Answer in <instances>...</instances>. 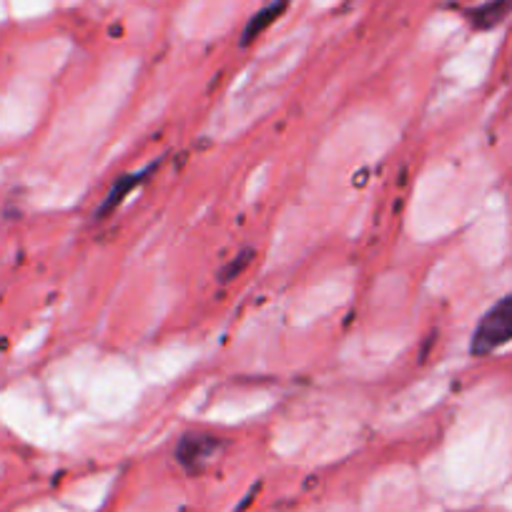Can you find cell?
<instances>
[{
  "instance_id": "1",
  "label": "cell",
  "mask_w": 512,
  "mask_h": 512,
  "mask_svg": "<svg viewBox=\"0 0 512 512\" xmlns=\"http://www.w3.org/2000/svg\"><path fill=\"white\" fill-rule=\"evenodd\" d=\"M512 342V294L492 304L472 332L470 352L475 357H487L495 349Z\"/></svg>"
},
{
  "instance_id": "2",
  "label": "cell",
  "mask_w": 512,
  "mask_h": 512,
  "mask_svg": "<svg viewBox=\"0 0 512 512\" xmlns=\"http://www.w3.org/2000/svg\"><path fill=\"white\" fill-rule=\"evenodd\" d=\"M216 450H219V442H216L214 437L189 435L181 440L176 457H179V462L189 472H199V470H204L206 462L216 455Z\"/></svg>"
},
{
  "instance_id": "3",
  "label": "cell",
  "mask_w": 512,
  "mask_h": 512,
  "mask_svg": "<svg viewBox=\"0 0 512 512\" xmlns=\"http://www.w3.org/2000/svg\"><path fill=\"white\" fill-rule=\"evenodd\" d=\"M510 13L512 0H487L482 6L472 8V11L467 13V18H470V23L477 31H492V28L500 26Z\"/></svg>"
},
{
  "instance_id": "4",
  "label": "cell",
  "mask_w": 512,
  "mask_h": 512,
  "mask_svg": "<svg viewBox=\"0 0 512 512\" xmlns=\"http://www.w3.org/2000/svg\"><path fill=\"white\" fill-rule=\"evenodd\" d=\"M289 3H292V0H272V3H269V6H264L262 11L256 13V16L251 18L249 23H246V28H244V38H241V41H244V43H251V41H254L256 36H262V33L267 31V28L272 26V23L277 21V18H282V13L287 11Z\"/></svg>"
},
{
  "instance_id": "5",
  "label": "cell",
  "mask_w": 512,
  "mask_h": 512,
  "mask_svg": "<svg viewBox=\"0 0 512 512\" xmlns=\"http://www.w3.org/2000/svg\"><path fill=\"white\" fill-rule=\"evenodd\" d=\"M141 179H144V174H131V176H128V179L126 181H121V184H118L116 186V189H113L111 191V196H108V199H106V204H103V214H106V211L108 209H113V206H116L118 204V201H121L123 199V196H126L128 194V186H134V184H139V181Z\"/></svg>"
}]
</instances>
